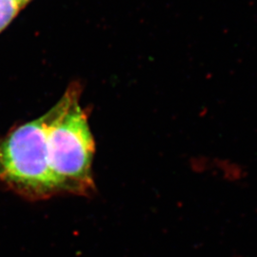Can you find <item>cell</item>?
I'll return each instance as SVG.
<instances>
[{"label": "cell", "mask_w": 257, "mask_h": 257, "mask_svg": "<svg viewBox=\"0 0 257 257\" xmlns=\"http://www.w3.org/2000/svg\"><path fill=\"white\" fill-rule=\"evenodd\" d=\"M51 110L0 138V181L30 200L59 194L47 145Z\"/></svg>", "instance_id": "obj_2"}, {"label": "cell", "mask_w": 257, "mask_h": 257, "mask_svg": "<svg viewBox=\"0 0 257 257\" xmlns=\"http://www.w3.org/2000/svg\"><path fill=\"white\" fill-rule=\"evenodd\" d=\"M47 145L59 194L92 193L94 141L86 113L74 92H68L51 110Z\"/></svg>", "instance_id": "obj_1"}, {"label": "cell", "mask_w": 257, "mask_h": 257, "mask_svg": "<svg viewBox=\"0 0 257 257\" xmlns=\"http://www.w3.org/2000/svg\"><path fill=\"white\" fill-rule=\"evenodd\" d=\"M19 1V4H20V6H21V8L23 7V6H25L26 4H27L28 2L30 1V0H18Z\"/></svg>", "instance_id": "obj_4"}, {"label": "cell", "mask_w": 257, "mask_h": 257, "mask_svg": "<svg viewBox=\"0 0 257 257\" xmlns=\"http://www.w3.org/2000/svg\"><path fill=\"white\" fill-rule=\"evenodd\" d=\"M20 9L18 0H0V32L9 25Z\"/></svg>", "instance_id": "obj_3"}]
</instances>
